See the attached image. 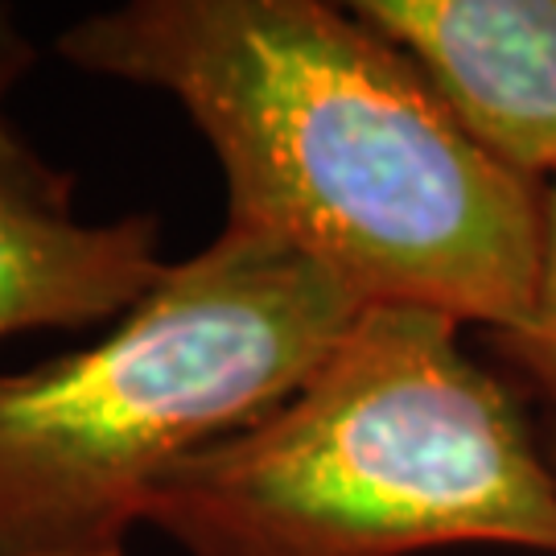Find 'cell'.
<instances>
[{
    "instance_id": "4",
    "label": "cell",
    "mask_w": 556,
    "mask_h": 556,
    "mask_svg": "<svg viewBox=\"0 0 556 556\" xmlns=\"http://www.w3.org/2000/svg\"><path fill=\"white\" fill-rule=\"evenodd\" d=\"M29 50L0 17V338L124 318L169 264L157 215L83 223L75 181L50 169L4 112Z\"/></svg>"
},
{
    "instance_id": "6",
    "label": "cell",
    "mask_w": 556,
    "mask_h": 556,
    "mask_svg": "<svg viewBox=\"0 0 556 556\" xmlns=\"http://www.w3.org/2000/svg\"><path fill=\"white\" fill-rule=\"evenodd\" d=\"M519 355L536 367L540 376L556 388V178L544 190V239H540V289L536 318L528 334L507 338Z\"/></svg>"
},
{
    "instance_id": "5",
    "label": "cell",
    "mask_w": 556,
    "mask_h": 556,
    "mask_svg": "<svg viewBox=\"0 0 556 556\" xmlns=\"http://www.w3.org/2000/svg\"><path fill=\"white\" fill-rule=\"evenodd\" d=\"M507 169L556 178V0L351 4Z\"/></svg>"
},
{
    "instance_id": "1",
    "label": "cell",
    "mask_w": 556,
    "mask_h": 556,
    "mask_svg": "<svg viewBox=\"0 0 556 556\" xmlns=\"http://www.w3.org/2000/svg\"><path fill=\"white\" fill-rule=\"evenodd\" d=\"M59 54L169 91L227 174V223L285 239L367 305L528 334L544 190L355 9L137 0L71 25Z\"/></svg>"
},
{
    "instance_id": "3",
    "label": "cell",
    "mask_w": 556,
    "mask_h": 556,
    "mask_svg": "<svg viewBox=\"0 0 556 556\" xmlns=\"http://www.w3.org/2000/svg\"><path fill=\"white\" fill-rule=\"evenodd\" d=\"M367 301L227 223L75 355L0 376V556H128L157 478L277 408Z\"/></svg>"
},
{
    "instance_id": "2",
    "label": "cell",
    "mask_w": 556,
    "mask_h": 556,
    "mask_svg": "<svg viewBox=\"0 0 556 556\" xmlns=\"http://www.w3.org/2000/svg\"><path fill=\"white\" fill-rule=\"evenodd\" d=\"M457 326L367 305L298 392L174 462L144 523L186 556L556 553V478Z\"/></svg>"
}]
</instances>
